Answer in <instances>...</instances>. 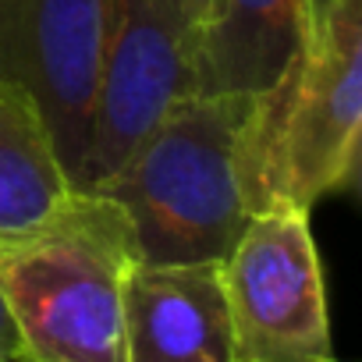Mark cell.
<instances>
[{"label":"cell","mask_w":362,"mask_h":362,"mask_svg":"<svg viewBox=\"0 0 362 362\" xmlns=\"http://www.w3.org/2000/svg\"><path fill=\"white\" fill-rule=\"evenodd\" d=\"M199 25L181 0H103L93 135L78 189L117 170L153 124L196 93Z\"/></svg>","instance_id":"obj_4"},{"label":"cell","mask_w":362,"mask_h":362,"mask_svg":"<svg viewBox=\"0 0 362 362\" xmlns=\"http://www.w3.org/2000/svg\"><path fill=\"white\" fill-rule=\"evenodd\" d=\"M267 114L270 93H192L89 189L124 210L142 267L221 263L270 210Z\"/></svg>","instance_id":"obj_1"},{"label":"cell","mask_w":362,"mask_h":362,"mask_svg":"<svg viewBox=\"0 0 362 362\" xmlns=\"http://www.w3.org/2000/svg\"><path fill=\"white\" fill-rule=\"evenodd\" d=\"M0 362H25V348H22V337H18L15 320L8 313L4 291H0Z\"/></svg>","instance_id":"obj_10"},{"label":"cell","mask_w":362,"mask_h":362,"mask_svg":"<svg viewBox=\"0 0 362 362\" xmlns=\"http://www.w3.org/2000/svg\"><path fill=\"white\" fill-rule=\"evenodd\" d=\"M221 270L249 362L334 358L323 267L305 210H259L221 259Z\"/></svg>","instance_id":"obj_5"},{"label":"cell","mask_w":362,"mask_h":362,"mask_svg":"<svg viewBox=\"0 0 362 362\" xmlns=\"http://www.w3.org/2000/svg\"><path fill=\"white\" fill-rule=\"evenodd\" d=\"M103 47V0H0V82L33 96L78 189Z\"/></svg>","instance_id":"obj_6"},{"label":"cell","mask_w":362,"mask_h":362,"mask_svg":"<svg viewBox=\"0 0 362 362\" xmlns=\"http://www.w3.org/2000/svg\"><path fill=\"white\" fill-rule=\"evenodd\" d=\"M327 362H341V358H327Z\"/></svg>","instance_id":"obj_13"},{"label":"cell","mask_w":362,"mask_h":362,"mask_svg":"<svg viewBox=\"0 0 362 362\" xmlns=\"http://www.w3.org/2000/svg\"><path fill=\"white\" fill-rule=\"evenodd\" d=\"M309 4H313V25H320V18L330 11V4H334V0H309Z\"/></svg>","instance_id":"obj_12"},{"label":"cell","mask_w":362,"mask_h":362,"mask_svg":"<svg viewBox=\"0 0 362 362\" xmlns=\"http://www.w3.org/2000/svg\"><path fill=\"white\" fill-rule=\"evenodd\" d=\"M362 153V0H334L295 71L270 93V206L313 210L358 185Z\"/></svg>","instance_id":"obj_3"},{"label":"cell","mask_w":362,"mask_h":362,"mask_svg":"<svg viewBox=\"0 0 362 362\" xmlns=\"http://www.w3.org/2000/svg\"><path fill=\"white\" fill-rule=\"evenodd\" d=\"M124 362H249L221 263H139L128 274Z\"/></svg>","instance_id":"obj_7"},{"label":"cell","mask_w":362,"mask_h":362,"mask_svg":"<svg viewBox=\"0 0 362 362\" xmlns=\"http://www.w3.org/2000/svg\"><path fill=\"white\" fill-rule=\"evenodd\" d=\"M135 267L124 210L89 189L0 245V291L25 362H124V284Z\"/></svg>","instance_id":"obj_2"},{"label":"cell","mask_w":362,"mask_h":362,"mask_svg":"<svg viewBox=\"0 0 362 362\" xmlns=\"http://www.w3.org/2000/svg\"><path fill=\"white\" fill-rule=\"evenodd\" d=\"M181 4H185V11L192 15V22L203 29L206 25V18L214 15V8H217V0H181Z\"/></svg>","instance_id":"obj_11"},{"label":"cell","mask_w":362,"mask_h":362,"mask_svg":"<svg viewBox=\"0 0 362 362\" xmlns=\"http://www.w3.org/2000/svg\"><path fill=\"white\" fill-rule=\"evenodd\" d=\"M313 29L309 0H217L196 40V93H274Z\"/></svg>","instance_id":"obj_8"},{"label":"cell","mask_w":362,"mask_h":362,"mask_svg":"<svg viewBox=\"0 0 362 362\" xmlns=\"http://www.w3.org/2000/svg\"><path fill=\"white\" fill-rule=\"evenodd\" d=\"M71 192L47 117L33 96L0 82V245L47 224Z\"/></svg>","instance_id":"obj_9"}]
</instances>
